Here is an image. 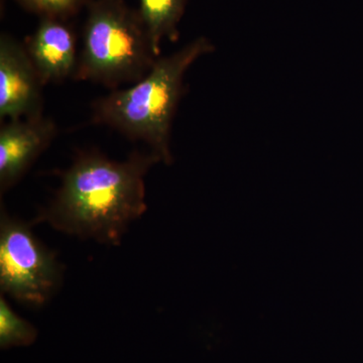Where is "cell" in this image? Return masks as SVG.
Segmentation results:
<instances>
[{
  "label": "cell",
  "instance_id": "8",
  "mask_svg": "<svg viewBox=\"0 0 363 363\" xmlns=\"http://www.w3.org/2000/svg\"><path fill=\"white\" fill-rule=\"evenodd\" d=\"M140 16L142 18L152 47L157 56H161L162 40H176L177 26L183 16L187 0H140Z\"/></svg>",
  "mask_w": 363,
  "mask_h": 363
},
{
  "label": "cell",
  "instance_id": "3",
  "mask_svg": "<svg viewBox=\"0 0 363 363\" xmlns=\"http://www.w3.org/2000/svg\"><path fill=\"white\" fill-rule=\"evenodd\" d=\"M157 58L140 13L121 0H99L91 6L73 79L121 89L142 80Z\"/></svg>",
  "mask_w": 363,
  "mask_h": 363
},
{
  "label": "cell",
  "instance_id": "6",
  "mask_svg": "<svg viewBox=\"0 0 363 363\" xmlns=\"http://www.w3.org/2000/svg\"><path fill=\"white\" fill-rule=\"evenodd\" d=\"M58 128L44 116L9 121L0 128V193L25 177L38 157L51 145Z\"/></svg>",
  "mask_w": 363,
  "mask_h": 363
},
{
  "label": "cell",
  "instance_id": "4",
  "mask_svg": "<svg viewBox=\"0 0 363 363\" xmlns=\"http://www.w3.org/2000/svg\"><path fill=\"white\" fill-rule=\"evenodd\" d=\"M32 223L0 211V290L32 307L47 304L63 281L56 255L35 238Z\"/></svg>",
  "mask_w": 363,
  "mask_h": 363
},
{
  "label": "cell",
  "instance_id": "9",
  "mask_svg": "<svg viewBox=\"0 0 363 363\" xmlns=\"http://www.w3.org/2000/svg\"><path fill=\"white\" fill-rule=\"evenodd\" d=\"M38 337V330L30 322L18 316L7 303L4 294L0 296V347L9 350L32 345Z\"/></svg>",
  "mask_w": 363,
  "mask_h": 363
},
{
  "label": "cell",
  "instance_id": "1",
  "mask_svg": "<svg viewBox=\"0 0 363 363\" xmlns=\"http://www.w3.org/2000/svg\"><path fill=\"white\" fill-rule=\"evenodd\" d=\"M157 162L152 152L135 150L123 161L79 152L33 225L47 223L60 233L116 247L128 226L147 212L145 176Z\"/></svg>",
  "mask_w": 363,
  "mask_h": 363
},
{
  "label": "cell",
  "instance_id": "7",
  "mask_svg": "<svg viewBox=\"0 0 363 363\" xmlns=\"http://www.w3.org/2000/svg\"><path fill=\"white\" fill-rule=\"evenodd\" d=\"M25 45L43 85L74 78L79 58L76 40L61 21L45 18Z\"/></svg>",
  "mask_w": 363,
  "mask_h": 363
},
{
  "label": "cell",
  "instance_id": "2",
  "mask_svg": "<svg viewBox=\"0 0 363 363\" xmlns=\"http://www.w3.org/2000/svg\"><path fill=\"white\" fill-rule=\"evenodd\" d=\"M213 50L209 40L199 38L169 56L159 57L142 80L96 100L91 123L143 142L161 162L173 164L172 126L183 95L184 78L198 59Z\"/></svg>",
  "mask_w": 363,
  "mask_h": 363
},
{
  "label": "cell",
  "instance_id": "5",
  "mask_svg": "<svg viewBox=\"0 0 363 363\" xmlns=\"http://www.w3.org/2000/svg\"><path fill=\"white\" fill-rule=\"evenodd\" d=\"M44 87L26 45L0 38V118L16 121L43 116Z\"/></svg>",
  "mask_w": 363,
  "mask_h": 363
},
{
  "label": "cell",
  "instance_id": "10",
  "mask_svg": "<svg viewBox=\"0 0 363 363\" xmlns=\"http://www.w3.org/2000/svg\"><path fill=\"white\" fill-rule=\"evenodd\" d=\"M28 9L44 14L45 18L69 16L78 9L81 0H21Z\"/></svg>",
  "mask_w": 363,
  "mask_h": 363
}]
</instances>
